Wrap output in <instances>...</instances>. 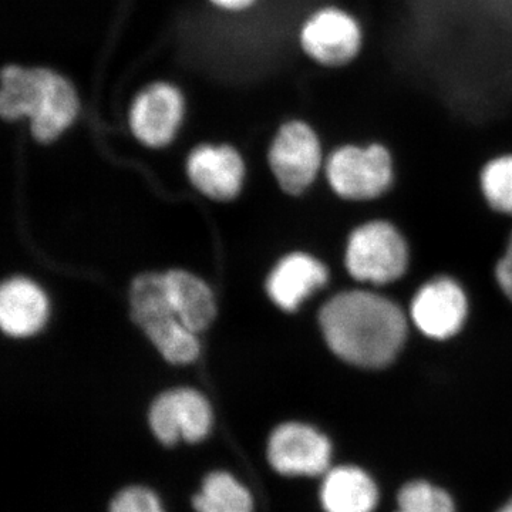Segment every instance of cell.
Here are the masks:
<instances>
[{
    "label": "cell",
    "instance_id": "3",
    "mask_svg": "<svg viewBox=\"0 0 512 512\" xmlns=\"http://www.w3.org/2000/svg\"><path fill=\"white\" fill-rule=\"evenodd\" d=\"M296 42L302 55L320 69H346L365 52V22L348 6L322 3L299 23Z\"/></svg>",
    "mask_w": 512,
    "mask_h": 512
},
{
    "label": "cell",
    "instance_id": "21",
    "mask_svg": "<svg viewBox=\"0 0 512 512\" xmlns=\"http://www.w3.org/2000/svg\"><path fill=\"white\" fill-rule=\"evenodd\" d=\"M495 281L505 298L512 303V231L505 245L504 254L498 259L494 269Z\"/></svg>",
    "mask_w": 512,
    "mask_h": 512
},
{
    "label": "cell",
    "instance_id": "1",
    "mask_svg": "<svg viewBox=\"0 0 512 512\" xmlns=\"http://www.w3.org/2000/svg\"><path fill=\"white\" fill-rule=\"evenodd\" d=\"M319 326L330 352L362 370L393 365L409 333L400 305L366 289H350L330 298L320 309Z\"/></svg>",
    "mask_w": 512,
    "mask_h": 512
},
{
    "label": "cell",
    "instance_id": "18",
    "mask_svg": "<svg viewBox=\"0 0 512 512\" xmlns=\"http://www.w3.org/2000/svg\"><path fill=\"white\" fill-rule=\"evenodd\" d=\"M480 188L488 207L512 217V153L487 160L480 171Z\"/></svg>",
    "mask_w": 512,
    "mask_h": 512
},
{
    "label": "cell",
    "instance_id": "14",
    "mask_svg": "<svg viewBox=\"0 0 512 512\" xmlns=\"http://www.w3.org/2000/svg\"><path fill=\"white\" fill-rule=\"evenodd\" d=\"M49 316L46 293L26 278H13L0 291V323L13 338H28L42 330Z\"/></svg>",
    "mask_w": 512,
    "mask_h": 512
},
{
    "label": "cell",
    "instance_id": "4",
    "mask_svg": "<svg viewBox=\"0 0 512 512\" xmlns=\"http://www.w3.org/2000/svg\"><path fill=\"white\" fill-rule=\"evenodd\" d=\"M131 318L167 362L188 365L200 356V340L175 315L165 275L137 276L130 289Z\"/></svg>",
    "mask_w": 512,
    "mask_h": 512
},
{
    "label": "cell",
    "instance_id": "6",
    "mask_svg": "<svg viewBox=\"0 0 512 512\" xmlns=\"http://www.w3.org/2000/svg\"><path fill=\"white\" fill-rule=\"evenodd\" d=\"M410 249L392 222L373 220L350 232L345 248V268L357 282L383 286L406 275Z\"/></svg>",
    "mask_w": 512,
    "mask_h": 512
},
{
    "label": "cell",
    "instance_id": "23",
    "mask_svg": "<svg viewBox=\"0 0 512 512\" xmlns=\"http://www.w3.org/2000/svg\"><path fill=\"white\" fill-rule=\"evenodd\" d=\"M497 512H512V498L507 504H504Z\"/></svg>",
    "mask_w": 512,
    "mask_h": 512
},
{
    "label": "cell",
    "instance_id": "16",
    "mask_svg": "<svg viewBox=\"0 0 512 512\" xmlns=\"http://www.w3.org/2000/svg\"><path fill=\"white\" fill-rule=\"evenodd\" d=\"M168 296L178 319L192 332H202L215 318L214 295L205 282L185 271L165 274Z\"/></svg>",
    "mask_w": 512,
    "mask_h": 512
},
{
    "label": "cell",
    "instance_id": "15",
    "mask_svg": "<svg viewBox=\"0 0 512 512\" xmlns=\"http://www.w3.org/2000/svg\"><path fill=\"white\" fill-rule=\"evenodd\" d=\"M319 495L325 512H375L380 501L376 481L357 466L329 468Z\"/></svg>",
    "mask_w": 512,
    "mask_h": 512
},
{
    "label": "cell",
    "instance_id": "10",
    "mask_svg": "<svg viewBox=\"0 0 512 512\" xmlns=\"http://www.w3.org/2000/svg\"><path fill=\"white\" fill-rule=\"evenodd\" d=\"M332 453V443L325 434L299 421L276 427L268 441L269 464L286 477L325 476Z\"/></svg>",
    "mask_w": 512,
    "mask_h": 512
},
{
    "label": "cell",
    "instance_id": "17",
    "mask_svg": "<svg viewBox=\"0 0 512 512\" xmlns=\"http://www.w3.org/2000/svg\"><path fill=\"white\" fill-rule=\"evenodd\" d=\"M192 505L197 512H254V501L247 488L224 471L205 477Z\"/></svg>",
    "mask_w": 512,
    "mask_h": 512
},
{
    "label": "cell",
    "instance_id": "11",
    "mask_svg": "<svg viewBox=\"0 0 512 512\" xmlns=\"http://www.w3.org/2000/svg\"><path fill=\"white\" fill-rule=\"evenodd\" d=\"M148 419L154 436L165 446H174L180 439L198 443L210 433L212 410L197 390L175 389L157 397Z\"/></svg>",
    "mask_w": 512,
    "mask_h": 512
},
{
    "label": "cell",
    "instance_id": "22",
    "mask_svg": "<svg viewBox=\"0 0 512 512\" xmlns=\"http://www.w3.org/2000/svg\"><path fill=\"white\" fill-rule=\"evenodd\" d=\"M207 2L215 9L221 10V12L238 15V13H245L254 9L261 0H207Z\"/></svg>",
    "mask_w": 512,
    "mask_h": 512
},
{
    "label": "cell",
    "instance_id": "8",
    "mask_svg": "<svg viewBox=\"0 0 512 512\" xmlns=\"http://www.w3.org/2000/svg\"><path fill=\"white\" fill-rule=\"evenodd\" d=\"M185 111L183 89L170 80H154L141 87L131 100L128 127L143 146L164 148L177 137Z\"/></svg>",
    "mask_w": 512,
    "mask_h": 512
},
{
    "label": "cell",
    "instance_id": "5",
    "mask_svg": "<svg viewBox=\"0 0 512 512\" xmlns=\"http://www.w3.org/2000/svg\"><path fill=\"white\" fill-rule=\"evenodd\" d=\"M325 174L330 188L342 200H377L392 187L393 153L382 141L340 144L326 158Z\"/></svg>",
    "mask_w": 512,
    "mask_h": 512
},
{
    "label": "cell",
    "instance_id": "19",
    "mask_svg": "<svg viewBox=\"0 0 512 512\" xmlns=\"http://www.w3.org/2000/svg\"><path fill=\"white\" fill-rule=\"evenodd\" d=\"M397 510L404 512H457L456 501L439 485L409 481L397 494Z\"/></svg>",
    "mask_w": 512,
    "mask_h": 512
},
{
    "label": "cell",
    "instance_id": "9",
    "mask_svg": "<svg viewBox=\"0 0 512 512\" xmlns=\"http://www.w3.org/2000/svg\"><path fill=\"white\" fill-rule=\"evenodd\" d=\"M467 293L456 279L437 276L421 285L410 302L414 328L427 339L446 342L456 338L468 318Z\"/></svg>",
    "mask_w": 512,
    "mask_h": 512
},
{
    "label": "cell",
    "instance_id": "13",
    "mask_svg": "<svg viewBox=\"0 0 512 512\" xmlns=\"http://www.w3.org/2000/svg\"><path fill=\"white\" fill-rule=\"evenodd\" d=\"M328 281L329 271L322 261L305 252H293L275 266L266 282V291L282 311L295 312Z\"/></svg>",
    "mask_w": 512,
    "mask_h": 512
},
{
    "label": "cell",
    "instance_id": "24",
    "mask_svg": "<svg viewBox=\"0 0 512 512\" xmlns=\"http://www.w3.org/2000/svg\"><path fill=\"white\" fill-rule=\"evenodd\" d=\"M396 512H404V511H402V510H397Z\"/></svg>",
    "mask_w": 512,
    "mask_h": 512
},
{
    "label": "cell",
    "instance_id": "20",
    "mask_svg": "<svg viewBox=\"0 0 512 512\" xmlns=\"http://www.w3.org/2000/svg\"><path fill=\"white\" fill-rule=\"evenodd\" d=\"M109 512H165L153 491L144 487H128L111 501Z\"/></svg>",
    "mask_w": 512,
    "mask_h": 512
},
{
    "label": "cell",
    "instance_id": "7",
    "mask_svg": "<svg viewBox=\"0 0 512 512\" xmlns=\"http://www.w3.org/2000/svg\"><path fill=\"white\" fill-rule=\"evenodd\" d=\"M268 161L282 190L291 195L302 194L311 187L326 161L318 131L306 120L285 121L272 138Z\"/></svg>",
    "mask_w": 512,
    "mask_h": 512
},
{
    "label": "cell",
    "instance_id": "2",
    "mask_svg": "<svg viewBox=\"0 0 512 512\" xmlns=\"http://www.w3.org/2000/svg\"><path fill=\"white\" fill-rule=\"evenodd\" d=\"M82 109L76 84L59 70L9 63L0 72V116L9 123L28 119L30 133L50 144L66 133Z\"/></svg>",
    "mask_w": 512,
    "mask_h": 512
},
{
    "label": "cell",
    "instance_id": "12",
    "mask_svg": "<svg viewBox=\"0 0 512 512\" xmlns=\"http://www.w3.org/2000/svg\"><path fill=\"white\" fill-rule=\"evenodd\" d=\"M187 174L202 194L212 200L227 201L241 191L245 165L234 147L201 144L187 158Z\"/></svg>",
    "mask_w": 512,
    "mask_h": 512
}]
</instances>
